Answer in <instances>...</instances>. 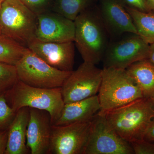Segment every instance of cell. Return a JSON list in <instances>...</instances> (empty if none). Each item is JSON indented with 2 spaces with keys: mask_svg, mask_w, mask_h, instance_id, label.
<instances>
[{
  "mask_svg": "<svg viewBox=\"0 0 154 154\" xmlns=\"http://www.w3.org/2000/svg\"><path fill=\"white\" fill-rule=\"evenodd\" d=\"M74 42L84 62L98 64L103 59L109 43L108 33L99 8L93 6L74 21Z\"/></svg>",
  "mask_w": 154,
  "mask_h": 154,
  "instance_id": "6da1fadb",
  "label": "cell"
},
{
  "mask_svg": "<svg viewBox=\"0 0 154 154\" xmlns=\"http://www.w3.org/2000/svg\"><path fill=\"white\" fill-rule=\"evenodd\" d=\"M100 112L116 132L130 143L144 139L154 119V104L151 99L143 97L110 111Z\"/></svg>",
  "mask_w": 154,
  "mask_h": 154,
  "instance_id": "7a4b0ae2",
  "label": "cell"
},
{
  "mask_svg": "<svg viewBox=\"0 0 154 154\" xmlns=\"http://www.w3.org/2000/svg\"><path fill=\"white\" fill-rule=\"evenodd\" d=\"M98 96L100 112H106L143 98L141 91L126 69H102V80Z\"/></svg>",
  "mask_w": 154,
  "mask_h": 154,
  "instance_id": "3957f363",
  "label": "cell"
},
{
  "mask_svg": "<svg viewBox=\"0 0 154 154\" xmlns=\"http://www.w3.org/2000/svg\"><path fill=\"white\" fill-rule=\"evenodd\" d=\"M5 96L10 98L11 107L16 112L24 107L47 111L52 125L59 117L65 105L61 88H35L19 80Z\"/></svg>",
  "mask_w": 154,
  "mask_h": 154,
  "instance_id": "277c9868",
  "label": "cell"
},
{
  "mask_svg": "<svg viewBox=\"0 0 154 154\" xmlns=\"http://www.w3.org/2000/svg\"><path fill=\"white\" fill-rule=\"evenodd\" d=\"M37 15L21 0H5L0 11L1 33L27 47L36 38Z\"/></svg>",
  "mask_w": 154,
  "mask_h": 154,
  "instance_id": "5b68a950",
  "label": "cell"
},
{
  "mask_svg": "<svg viewBox=\"0 0 154 154\" xmlns=\"http://www.w3.org/2000/svg\"><path fill=\"white\" fill-rule=\"evenodd\" d=\"M19 81L35 88H60L72 72L51 66L28 49L15 65Z\"/></svg>",
  "mask_w": 154,
  "mask_h": 154,
  "instance_id": "8992f818",
  "label": "cell"
},
{
  "mask_svg": "<svg viewBox=\"0 0 154 154\" xmlns=\"http://www.w3.org/2000/svg\"><path fill=\"white\" fill-rule=\"evenodd\" d=\"M134 154L130 144L122 138L99 112L93 118L83 154Z\"/></svg>",
  "mask_w": 154,
  "mask_h": 154,
  "instance_id": "52a82bcc",
  "label": "cell"
},
{
  "mask_svg": "<svg viewBox=\"0 0 154 154\" xmlns=\"http://www.w3.org/2000/svg\"><path fill=\"white\" fill-rule=\"evenodd\" d=\"M102 71L96 65L85 62L72 71L61 88L65 104L96 95L102 82Z\"/></svg>",
  "mask_w": 154,
  "mask_h": 154,
  "instance_id": "ba28073f",
  "label": "cell"
},
{
  "mask_svg": "<svg viewBox=\"0 0 154 154\" xmlns=\"http://www.w3.org/2000/svg\"><path fill=\"white\" fill-rule=\"evenodd\" d=\"M149 51V44L137 34L131 33L109 42L102 60L104 67L125 69L136 62L148 59Z\"/></svg>",
  "mask_w": 154,
  "mask_h": 154,
  "instance_id": "9c48e42d",
  "label": "cell"
},
{
  "mask_svg": "<svg viewBox=\"0 0 154 154\" xmlns=\"http://www.w3.org/2000/svg\"><path fill=\"white\" fill-rule=\"evenodd\" d=\"M92 120L66 125H52L48 154H84Z\"/></svg>",
  "mask_w": 154,
  "mask_h": 154,
  "instance_id": "30bf717a",
  "label": "cell"
},
{
  "mask_svg": "<svg viewBox=\"0 0 154 154\" xmlns=\"http://www.w3.org/2000/svg\"><path fill=\"white\" fill-rule=\"evenodd\" d=\"M36 38L47 42H74V21L52 11L37 15Z\"/></svg>",
  "mask_w": 154,
  "mask_h": 154,
  "instance_id": "8fae6325",
  "label": "cell"
},
{
  "mask_svg": "<svg viewBox=\"0 0 154 154\" xmlns=\"http://www.w3.org/2000/svg\"><path fill=\"white\" fill-rule=\"evenodd\" d=\"M75 44L74 42H47L35 38L27 48L51 66L63 71H73Z\"/></svg>",
  "mask_w": 154,
  "mask_h": 154,
  "instance_id": "7c38bea8",
  "label": "cell"
},
{
  "mask_svg": "<svg viewBox=\"0 0 154 154\" xmlns=\"http://www.w3.org/2000/svg\"><path fill=\"white\" fill-rule=\"evenodd\" d=\"M52 123L49 113L30 108L26 134V145L31 154L49 153Z\"/></svg>",
  "mask_w": 154,
  "mask_h": 154,
  "instance_id": "4fadbf2b",
  "label": "cell"
},
{
  "mask_svg": "<svg viewBox=\"0 0 154 154\" xmlns=\"http://www.w3.org/2000/svg\"><path fill=\"white\" fill-rule=\"evenodd\" d=\"M99 13L110 36L137 34L132 19L121 0H100Z\"/></svg>",
  "mask_w": 154,
  "mask_h": 154,
  "instance_id": "5bb4252c",
  "label": "cell"
},
{
  "mask_svg": "<svg viewBox=\"0 0 154 154\" xmlns=\"http://www.w3.org/2000/svg\"><path fill=\"white\" fill-rule=\"evenodd\" d=\"M98 95L65 104L59 117L53 125H63L90 121L101 110Z\"/></svg>",
  "mask_w": 154,
  "mask_h": 154,
  "instance_id": "9a60e30c",
  "label": "cell"
},
{
  "mask_svg": "<svg viewBox=\"0 0 154 154\" xmlns=\"http://www.w3.org/2000/svg\"><path fill=\"white\" fill-rule=\"evenodd\" d=\"M30 116V108L22 107L17 111L8 128L5 154H28L26 134Z\"/></svg>",
  "mask_w": 154,
  "mask_h": 154,
  "instance_id": "2e32d148",
  "label": "cell"
},
{
  "mask_svg": "<svg viewBox=\"0 0 154 154\" xmlns=\"http://www.w3.org/2000/svg\"><path fill=\"white\" fill-rule=\"evenodd\" d=\"M125 69L140 89L144 98H154V64L144 59L136 62Z\"/></svg>",
  "mask_w": 154,
  "mask_h": 154,
  "instance_id": "e0dca14e",
  "label": "cell"
},
{
  "mask_svg": "<svg viewBox=\"0 0 154 154\" xmlns=\"http://www.w3.org/2000/svg\"><path fill=\"white\" fill-rule=\"evenodd\" d=\"M125 7L131 17L138 35L149 44L153 43L154 11L145 12Z\"/></svg>",
  "mask_w": 154,
  "mask_h": 154,
  "instance_id": "ac0fdd59",
  "label": "cell"
},
{
  "mask_svg": "<svg viewBox=\"0 0 154 154\" xmlns=\"http://www.w3.org/2000/svg\"><path fill=\"white\" fill-rule=\"evenodd\" d=\"M19 42L0 34V62L16 65L28 50Z\"/></svg>",
  "mask_w": 154,
  "mask_h": 154,
  "instance_id": "d6986e66",
  "label": "cell"
},
{
  "mask_svg": "<svg viewBox=\"0 0 154 154\" xmlns=\"http://www.w3.org/2000/svg\"><path fill=\"white\" fill-rule=\"evenodd\" d=\"M94 0H57L52 11L75 21L83 11L93 7Z\"/></svg>",
  "mask_w": 154,
  "mask_h": 154,
  "instance_id": "ffe728a7",
  "label": "cell"
},
{
  "mask_svg": "<svg viewBox=\"0 0 154 154\" xmlns=\"http://www.w3.org/2000/svg\"><path fill=\"white\" fill-rule=\"evenodd\" d=\"M18 81L16 66L0 62V95L11 91Z\"/></svg>",
  "mask_w": 154,
  "mask_h": 154,
  "instance_id": "44dd1931",
  "label": "cell"
},
{
  "mask_svg": "<svg viewBox=\"0 0 154 154\" xmlns=\"http://www.w3.org/2000/svg\"><path fill=\"white\" fill-rule=\"evenodd\" d=\"M16 113L8 104L5 94L0 95V130L8 129Z\"/></svg>",
  "mask_w": 154,
  "mask_h": 154,
  "instance_id": "7402d4cb",
  "label": "cell"
},
{
  "mask_svg": "<svg viewBox=\"0 0 154 154\" xmlns=\"http://www.w3.org/2000/svg\"><path fill=\"white\" fill-rule=\"evenodd\" d=\"M36 15L51 11L49 9L50 0H21Z\"/></svg>",
  "mask_w": 154,
  "mask_h": 154,
  "instance_id": "603a6c76",
  "label": "cell"
},
{
  "mask_svg": "<svg viewBox=\"0 0 154 154\" xmlns=\"http://www.w3.org/2000/svg\"><path fill=\"white\" fill-rule=\"evenodd\" d=\"M134 154H154V142L143 139L130 143Z\"/></svg>",
  "mask_w": 154,
  "mask_h": 154,
  "instance_id": "cb8c5ba5",
  "label": "cell"
},
{
  "mask_svg": "<svg viewBox=\"0 0 154 154\" xmlns=\"http://www.w3.org/2000/svg\"><path fill=\"white\" fill-rule=\"evenodd\" d=\"M126 7L132 8L143 12L152 11L149 5L147 0H121Z\"/></svg>",
  "mask_w": 154,
  "mask_h": 154,
  "instance_id": "d4e9b609",
  "label": "cell"
},
{
  "mask_svg": "<svg viewBox=\"0 0 154 154\" xmlns=\"http://www.w3.org/2000/svg\"><path fill=\"white\" fill-rule=\"evenodd\" d=\"M8 129L0 130V154H5L8 141Z\"/></svg>",
  "mask_w": 154,
  "mask_h": 154,
  "instance_id": "484cf974",
  "label": "cell"
},
{
  "mask_svg": "<svg viewBox=\"0 0 154 154\" xmlns=\"http://www.w3.org/2000/svg\"><path fill=\"white\" fill-rule=\"evenodd\" d=\"M144 139L149 141L154 142V119L152 120L146 131Z\"/></svg>",
  "mask_w": 154,
  "mask_h": 154,
  "instance_id": "4316f807",
  "label": "cell"
},
{
  "mask_svg": "<svg viewBox=\"0 0 154 154\" xmlns=\"http://www.w3.org/2000/svg\"><path fill=\"white\" fill-rule=\"evenodd\" d=\"M148 59L154 64V42L149 45V51Z\"/></svg>",
  "mask_w": 154,
  "mask_h": 154,
  "instance_id": "83f0119b",
  "label": "cell"
},
{
  "mask_svg": "<svg viewBox=\"0 0 154 154\" xmlns=\"http://www.w3.org/2000/svg\"><path fill=\"white\" fill-rule=\"evenodd\" d=\"M149 5L151 11H154V0H147Z\"/></svg>",
  "mask_w": 154,
  "mask_h": 154,
  "instance_id": "f1b7e54d",
  "label": "cell"
},
{
  "mask_svg": "<svg viewBox=\"0 0 154 154\" xmlns=\"http://www.w3.org/2000/svg\"><path fill=\"white\" fill-rule=\"evenodd\" d=\"M2 2H1V1H0V11H1V5H2ZM0 34H2V33H1V28H0Z\"/></svg>",
  "mask_w": 154,
  "mask_h": 154,
  "instance_id": "f546056e",
  "label": "cell"
},
{
  "mask_svg": "<svg viewBox=\"0 0 154 154\" xmlns=\"http://www.w3.org/2000/svg\"><path fill=\"white\" fill-rule=\"evenodd\" d=\"M152 99V101L153 102L154 104V98H152V99Z\"/></svg>",
  "mask_w": 154,
  "mask_h": 154,
  "instance_id": "4dcf8cb0",
  "label": "cell"
},
{
  "mask_svg": "<svg viewBox=\"0 0 154 154\" xmlns=\"http://www.w3.org/2000/svg\"><path fill=\"white\" fill-rule=\"evenodd\" d=\"M4 1H5V0H0V1H1V2H3Z\"/></svg>",
  "mask_w": 154,
  "mask_h": 154,
  "instance_id": "1f68e13d",
  "label": "cell"
}]
</instances>
